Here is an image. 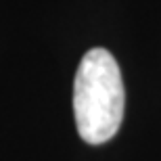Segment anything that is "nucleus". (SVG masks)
Masks as SVG:
<instances>
[{
    "label": "nucleus",
    "mask_w": 161,
    "mask_h": 161,
    "mask_svg": "<svg viewBox=\"0 0 161 161\" xmlns=\"http://www.w3.org/2000/svg\"><path fill=\"white\" fill-rule=\"evenodd\" d=\"M125 92L113 54L92 48L82 57L73 80V115L82 140L103 144L117 134L124 119Z\"/></svg>",
    "instance_id": "obj_1"
}]
</instances>
